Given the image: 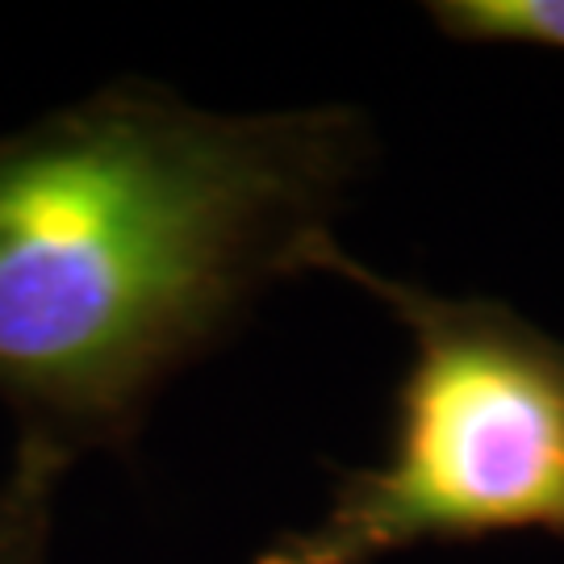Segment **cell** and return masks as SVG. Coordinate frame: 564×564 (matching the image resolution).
I'll list each match as a JSON object with an SVG mask.
<instances>
[{
  "label": "cell",
  "instance_id": "cell-1",
  "mask_svg": "<svg viewBox=\"0 0 564 564\" xmlns=\"http://www.w3.org/2000/svg\"><path fill=\"white\" fill-rule=\"evenodd\" d=\"M364 109L209 113L118 80L0 134V398L18 440L126 456L151 402L305 276L368 176Z\"/></svg>",
  "mask_w": 564,
  "mask_h": 564
},
{
  "label": "cell",
  "instance_id": "cell-2",
  "mask_svg": "<svg viewBox=\"0 0 564 564\" xmlns=\"http://www.w3.org/2000/svg\"><path fill=\"white\" fill-rule=\"evenodd\" d=\"M310 272L389 305L410 360L384 460L339 473L318 523L276 535L256 564H381L502 531L564 540V339L494 297H440L381 276L335 235Z\"/></svg>",
  "mask_w": 564,
  "mask_h": 564
},
{
  "label": "cell",
  "instance_id": "cell-3",
  "mask_svg": "<svg viewBox=\"0 0 564 564\" xmlns=\"http://www.w3.org/2000/svg\"><path fill=\"white\" fill-rule=\"evenodd\" d=\"M72 460L30 440H18L13 468L0 481V564H46L55 494Z\"/></svg>",
  "mask_w": 564,
  "mask_h": 564
},
{
  "label": "cell",
  "instance_id": "cell-4",
  "mask_svg": "<svg viewBox=\"0 0 564 564\" xmlns=\"http://www.w3.org/2000/svg\"><path fill=\"white\" fill-rule=\"evenodd\" d=\"M426 13L456 42L564 51V0H435Z\"/></svg>",
  "mask_w": 564,
  "mask_h": 564
}]
</instances>
